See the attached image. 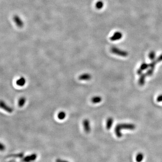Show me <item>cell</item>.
<instances>
[{"mask_svg":"<svg viewBox=\"0 0 162 162\" xmlns=\"http://www.w3.org/2000/svg\"><path fill=\"white\" fill-rule=\"evenodd\" d=\"M135 128V126L133 124H121L117 125L114 129V131L117 136L118 138H121L122 136L121 130L127 129L129 130H134Z\"/></svg>","mask_w":162,"mask_h":162,"instance_id":"cell-1","label":"cell"},{"mask_svg":"<svg viewBox=\"0 0 162 162\" xmlns=\"http://www.w3.org/2000/svg\"><path fill=\"white\" fill-rule=\"evenodd\" d=\"M111 51L113 54L122 57H127L128 54L127 51L121 50L115 47H113L111 49Z\"/></svg>","mask_w":162,"mask_h":162,"instance_id":"cell-2","label":"cell"},{"mask_svg":"<svg viewBox=\"0 0 162 162\" xmlns=\"http://www.w3.org/2000/svg\"><path fill=\"white\" fill-rule=\"evenodd\" d=\"M13 20L17 27H22L24 26V22L19 16L15 15L13 16Z\"/></svg>","mask_w":162,"mask_h":162,"instance_id":"cell-3","label":"cell"},{"mask_svg":"<svg viewBox=\"0 0 162 162\" xmlns=\"http://www.w3.org/2000/svg\"><path fill=\"white\" fill-rule=\"evenodd\" d=\"M82 124H83V126L85 132L87 133H89L91 131V128L90 123L89 120L87 119L84 120Z\"/></svg>","mask_w":162,"mask_h":162,"instance_id":"cell-4","label":"cell"},{"mask_svg":"<svg viewBox=\"0 0 162 162\" xmlns=\"http://www.w3.org/2000/svg\"><path fill=\"white\" fill-rule=\"evenodd\" d=\"M0 107L2 108L6 112L10 113H11L13 111V108L11 107L10 106H9L7 104H6L2 100L0 101Z\"/></svg>","mask_w":162,"mask_h":162,"instance_id":"cell-5","label":"cell"},{"mask_svg":"<svg viewBox=\"0 0 162 162\" xmlns=\"http://www.w3.org/2000/svg\"><path fill=\"white\" fill-rule=\"evenodd\" d=\"M92 77V75L89 73H83L78 77V79L81 81H89L91 79Z\"/></svg>","mask_w":162,"mask_h":162,"instance_id":"cell-6","label":"cell"},{"mask_svg":"<svg viewBox=\"0 0 162 162\" xmlns=\"http://www.w3.org/2000/svg\"><path fill=\"white\" fill-rule=\"evenodd\" d=\"M123 37L122 33L120 32H116L110 38V40L112 41H116L122 38Z\"/></svg>","mask_w":162,"mask_h":162,"instance_id":"cell-7","label":"cell"},{"mask_svg":"<svg viewBox=\"0 0 162 162\" xmlns=\"http://www.w3.org/2000/svg\"><path fill=\"white\" fill-rule=\"evenodd\" d=\"M37 154H32L30 156H27L26 157L23 158L22 161L24 162H29L32 161H33L37 158Z\"/></svg>","mask_w":162,"mask_h":162,"instance_id":"cell-8","label":"cell"},{"mask_svg":"<svg viewBox=\"0 0 162 162\" xmlns=\"http://www.w3.org/2000/svg\"><path fill=\"white\" fill-rule=\"evenodd\" d=\"M26 82V79L23 77H20L19 79L17 80L16 83V84L19 86H23L25 84Z\"/></svg>","mask_w":162,"mask_h":162,"instance_id":"cell-9","label":"cell"},{"mask_svg":"<svg viewBox=\"0 0 162 162\" xmlns=\"http://www.w3.org/2000/svg\"><path fill=\"white\" fill-rule=\"evenodd\" d=\"M147 75L146 74H142L140 75L139 77V84L140 86H143L145 83V80H146V77Z\"/></svg>","mask_w":162,"mask_h":162,"instance_id":"cell-10","label":"cell"},{"mask_svg":"<svg viewBox=\"0 0 162 162\" xmlns=\"http://www.w3.org/2000/svg\"><path fill=\"white\" fill-rule=\"evenodd\" d=\"M113 123V119L112 118H108L106 121V128L109 130L112 127Z\"/></svg>","mask_w":162,"mask_h":162,"instance_id":"cell-11","label":"cell"},{"mask_svg":"<svg viewBox=\"0 0 162 162\" xmlns=\"http://www.w3.org/2000/svg\"><path fill=\"white\" fill-rule=\"evenodd\" d=\"M26 99L24 97H21L18 101V105L20 107H22L26 103Z\"/></svg>","mask_w":162,"mask_h":162,"instance_id":"cell-12","label":"cell"},{"mask_svg":"<svg viewBox=\"0 0 162 162\" xmlns=\"http://www.w3.org/2000/svg\"><path fill=\"white\" fill-rule=\"evenodd\" d=\"M92 102L94 104H98L102 101V98L99 96L93 97L92 99Z\"/></svg>","mask_w":162,"mask_h":162,"instance_id":"cell-13","label":"cell"},{"mask_svg":"<svg viewBox=\"0 0 162 162\" xmlns=\"http://www.w3.org/2000/svg\"><path fill=\"white\" fill-rule=\"evenodd\" d=\"M144 154L141 153H139L135 157V160L137 162H141L144 159Z\"/></svg>","mask_w":162,"mask_h":162,"instance_id":"cell-14","label":"cell"},{"mask_svg":"<svg viewBox=\"0 0 162 162\" xmlns=\"http://www.w3.org/2000/svg\"><path fill=\"white\" fill-rule=\"evenodd\" d=\"M66 113L64 111H60L58 113L57 117L59 120H64L66 118Z\"/></svg>","mask_w":162,"mask_h":162,"instance_id":"cell-15","label":"cell"},{"mask_svg":"<svg viewBox=\"0 0 162 162\" xmlns=\"http://www.w3.org/2000/svg\"><path fill=\"white\" fill-rule=\"evenodd\" d=\"M104 6V3L102 1L99 0L97 1L96 4V7L98 10H100L102 9Z\"/></svg>","mask_w":162,"mask_h":162,"instance_id":"cell-16","label":"cell"},{"mask_svg":"<svg viewBox=\"0 0 162 162\" xmlns=\"http://www.w3.org/2000/svg\"><path fill=\"white\" fill-rule=\"evenodd\" d=\"M149 67H150V65H149L147 64L146 63H142L141 65L140 66L139 69H140V70L143 71V70H146Z\"/></svg>","mask_w":162,"mask_h":162,"instance_id":"cell-17","label":"cell"},{"mask_svg":"<svg viewBox=\"0 0 162 162\" xmlns=\"http://www.w3.org/2000/svg\"><path fill=\"white\" fill-rule=\"evenodd\" d=\"M155 56H156V54H155V53L154 51H151V52L149 53V58L151 60H154V59L155 58Z\"/></svg>","mask_w":162,"mask_h":162,"instance_id":"cell-18","label":"cell"},{"mask_svg":"<svg viewBox=\"0 0 162 162\" xmlns=\"http://www.w3.org/2000/svg\"><path fill=\"white\" fill-rule=\"evenodd\" d=\"M154 70L152 69L151 68V69L148 70V71H147L146 73V75L147 76H152L154 73Z\"/></svg>","mask_w":162,"mask_h":162,"instance_id":"cell-19","label":"cell"},{"mask_svg":"<svg viewBox=\"0 0 162 162\" xmlns=\"http://www.w3.org/2000/svg\"><path fill=\"white\" fill-rule=\"evenodd\" d=\"M157 63H158V62L156 61V60H155V61H153V62H151V64L149 65H150V67H151V69L154 70V68H155V65H156V64H157Z\"/></svg>","mask_w":162,"mask_h":162,"instance_id":"cell-20","label":"cell"},{"mask_svg":"<svg viewBox=\"0 0 162 162\" xmlns=\"http://www.w3.org/2000/svg\"><path fill=\"white\" fill-rule=\"evenodd\" d=\"M157 101L158 102H162V94L158 96V97L157 98Z\"/></svg>","mask_w":162,"mask_h":162,"instance_id":"cell-21","label":"cell"},{"mask_svg":"<svg viewBox=\"0 0 162 162\" xmlns=\"http://www.w3.org/2000/svg\"><path fill=\"white\" fill-rule=\"evenodd\" d=\"M156 61L157 62H160L162 61V54L159 55L158 58L156 59Z\"/></svg>","mask_w":162,"mask_h":162,"instance_id":"cell-22","label":"cell"},{"mask_svg":"<svg viewBox=\"0 0 162 162\" xmlns=\"http://www.w3.org/2000/svg\"><path fill=\"white\" fill-rule=\"evenodd\" d=\"M137 74H138L139 75L142 74V70H141L140 69H139L137 71Z\"/></svg>","mask_w":162,"mask_h":162,"instance_id":"cell-23","label":"cell"},{"mask_svg":"<svg viewBox=\"0 0 162 162\" xmlns=\"http://www.w3.org/2000/svg\"><path fill=\"white\" fill-rule=\"evenodd\" d=\"M4 149H5V146L2 144H0V150L1 151H3Z\"/></svg>","mask_w":162,"mask_h":162,"instance_id":"cell-24","label":"cell"},{"mask_svg":"<svg viewBox=\"0 0 162 162\" xmlns=\"http://www.w3.org/2000/svg\"><path fill=\"white\" fill-rule=\"evenodd\" d=\"M56 162H68L66 161H65V160H61L59 159H57L56 160Z\"/></svg>","mask_w":162,"mask_h":162,"instance_id":"cell-25","label":"cell"}]
</instances>
